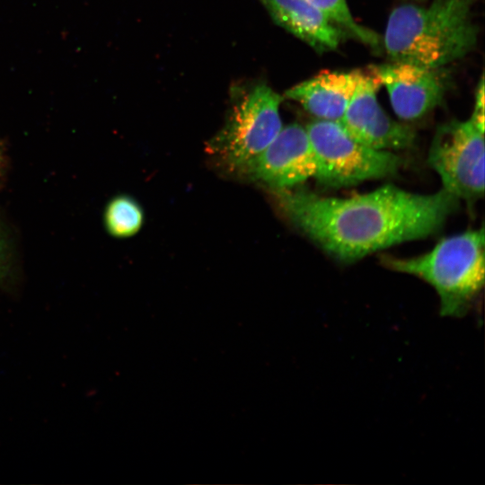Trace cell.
I'll return each mask as SVG.
<instances>
[{
    "label": "cell",
    "instance_id": "obj_4",
    "mask_svg": "<svg viewBox=\"0 0 485 485\" xmlns=\"http://www.w3.org/2000/svg\"><path fill=\"white\" fill-rule=\"evenodd\" d=\"M234 93L228 118L208 148L230 168L247 171L283 128V98L265 83Z\"/></svg>",
    "mask_w": 485,
    "mask_h": 485
},
{
    "label": "cell",
    "instance_id": "obj_10",
    "mask_svg": "<svg viewBox=\"0 0 485 485\" xmlns=\"http://www.w3.org/2000/svg\"><path fill=\"white\" fill-rule=\"evenodd\" d=\"M361 69L324 70L285 93L318 119L340 121L357 88Z\"/></svg>",
    "mask_w": 485,
    "mask_h": 485
},
{
    "label": "cell",
    "instance_id": "obj_1",
    "mask_svg": "<svg viewBox=\"0 0 485 485\" xmlns=\"http://www.w3.org/2000/svg\"><path fill=\"white\" fill-rule=\"evenodd\" d=\"M276 199L295 226L343 262L435 234L460 201L443 188L418 194L393 185L348 198L277 190Z\"/></svg>",
    "mask_w": 485,
    "mask_h": 485
},
{
    "label": "cell",
    "instance_id": "obj_6",
    "mask_svg": "<svg viewBox=\"0 0 485 485\" xmlns=\"http://www.w3.org/2000/svg\"><path fill=\"white\" fill-rule=\"evenodd\" d=\"M484 133L485 121L472 115L453 120L437 128L428 150L442 188L469 206L484 195Z\"/></svg>",
    "mask_w": 485,
    "mask_h": 485
},
{
    "label": "cell",
    "instance_id": "obj_13",
    "mask_svg": "<svg viewBox=\"0 0 485 485\" xmlns=\"http://www.w3.org/2000/svg\"><path fill=\"white\" fill-rule=\"evenodd\" d=\"M321 10L343 32L373 48L380 45V36L359 25L353 18L346 0H307Z\"/></svg>",
    "mask_w": 485,
    "mask_h": 485
},
{
    "label": "cell",
    "instance_id": "obj_14",
    "mask_svg": "<svg viewBox=\"0 0 485 485\" xmlns=\"http://www.w3.org/2000/svg\"><path fill=\"white\" fill-rule=\"evenodd\" d=\"M10 278L6 242L0 229V287H12Z\"/></svg>",
    "mask_w": 485,
    "mask_h": 485
},
{
    "label": "cell",
    "instance_id": "obj_8",
    "mask_svg": "<svg viewBox=\"0 0 485 485\" xmlns=\"http://www.w3.org/2000/svg\"><path fill=\"white\" fill-rule=\"evenodd\" d=\"M387 90L395 114L404 120L422 118L443 100L450 76L444 67L392 61L372 66Z\"/></svg>",
    "mask_w": 485,
    "mask_h": 485
},
{
    "label": "cell",
    "instance_id": "obj_2",
    "mask_svg": "<svg viewBox=\"0 0 485 485\" xmlns=\"http://www.w3.org/2000/svg\"><path fill=\"white\" fill-rule=\"evenodd\" d=\"M475 0H433L427 7L401 4L389 15L384 48L392 61L444 67L477 42L472 18Z\"/></svg>",
    "mask_w": 485,
    "mask_h": 485
},
{
    "label": "cell",
    "instance_id": "obj_5",
    "mask_svg": "<svg viewBox=\"0 0 485 485\" xmlns=\"http://www.w3.org/2000/svg\"><path fill=\"white\" fill-rule=\"evenodd\" d=\"M305 128L317 164L314 178L322 186L342 188L392 176L401 163L391 151L356 140L340 121L316 119Z\"/></svg>",
    "mask_w": 485,
    "mask_h": 485
},
{
    "label": "cell",
    "instance_id": "obj_7",
    "mask_svg": "<svg viewBox=\"0 0 485 485\" xmlns=\"http://www.w3.org/2000/svg\"><path fill=\"white\" fill-rule=\"evenodd\" d=\"M382 85L370 66L362 70L357 88L340 120L347 132L360 143L378 150H401L411 147L414 129L391 119L382 109L376 93Z\"/></svg>",
    "mask_w": 485,
    "mask_h": 485
},
{
    "label": "cell",
    "instance_id": "obj_15",
    "mask_svg": "<svg viewBox=\"0 0 485 485\" xmlns=\"http://www.w3.org/2000/svg\"><path fill=\"white\" fill-rule=\"evenodd\" d=\"M4 155L3 147L0 144V181L2 180L3 173H4Z\"/></svg>",
    "mask_w": 485,
    "mask_h": 485
},
{
    "label": "cell",
    "instance_id": "obj_9",
    "mask_svg": "<svg viewBox=\"0 0 485 485\" xmlns=\"http://www.w3.org/2000/svg\"><path fill=\"white\" fill-rule=\"evenodd\" d=\"M247 171L277 190L314 177L317 164L306 128L297 123L282 128Z\"/></svg>",
    "mask_w": 485,
    "mask_h": 485
},
{
    "label": "cell",
    "instance_id": "obj_12",
    "mask_svg": "<svg viewBox=\"0 0 485 485\" xmlns=\"http://www.w3.org/2000/svg\"><path fill=\"white\" fill-rule=\"evenodd\" d=\"M144 213L132 198L122 195L113 198L104 211V225L108 233L117 238L136 234L141 228Z\"/></svg>",
    "mask_w": 485,
    "mask_h": 485
},
{
    "label": "cell",
    "instance_id": "obj_11",
    "mask_svg": "<svg viewBox=\"0 0 485 485\" xmlns=\"http://www.w3.org/2000/svg\"><path fill=\"white\" fill-rule=\"evenodd\" d=\"M272 20L317 52L336 49L345 33L307 0H260Z\"/></svg>",
    "mask_w": 485,
    "mask_h": 485
},
{
    "label": "cell",
    "instance_id": "obj_3",
    "mask_svg": "<svg viewBox=\"0 0 485 485\" xmlns=\"http://www.w3.org/2000/svg\"><path fill=\"white\" fill-rule=\"evenodd\" d=\"M484 228L469 230L441 240L419 256L382 262L389 269L425 280L436 291L442 316L463 317L484 286Z\"/></svg>",
    "mask_w": 485,
    "mask_h": 485
}]
</instances>
